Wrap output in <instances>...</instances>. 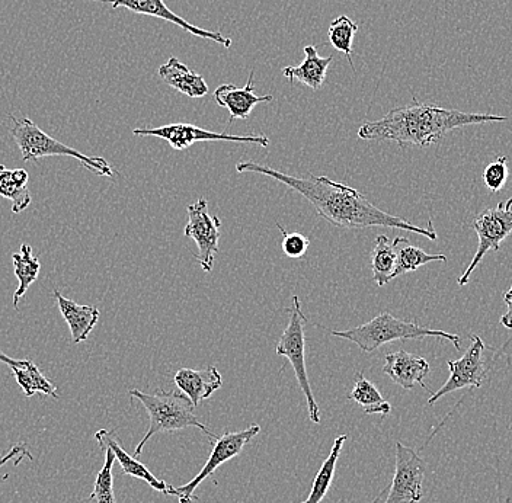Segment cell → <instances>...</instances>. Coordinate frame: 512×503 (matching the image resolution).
<instances>
[{
  "instance_id": "obj_1",
  "label": "cell",
  "mask_w": 512,
  "mask_h": 503,
  "mask_svg": "<svg viewBox=\"0 0 512 503\" xmlns=\"http://www.w3.org/2000/svg\"><path fill=\"white\" fill-rule=\"evenodd\" d=\"M236 171L259 173L287 185L288 188L303 195L315 207L320 217L336 227H342V229L390 227V229L408 230L430 240L438 239L432 227V221L427 229H422L409 221L380 210L357 189L339 184L326 176H315L309 173L306 178H297L256 162H240L236 165Z\"/></svg>"
},
{
  "instance_id": "obj_35",
  "label": "cell",
  "mask_w": 512,
  "mask_h": 503,
  "mask_svg": "<svg viewBox=\"0 0 512 503\" xmlns=\"http://www.w3.org/2000/svg\"><path fill=\"white\" fill-rule=\"evenodd\" d=\"M505 204V208H507V210H511L512 208V197L510 198V200L507 201V203H504Z\"/></svg>"
},
{
  "instance_id": "obj_26",
  "label": "cell",
  "mask_w": 512,
  "mask_h": 503,
  "mask_svg": "<svg viewBox=\"0 0 512 503\" xmlns=\"http://www.w3.org/2000/svg\"><path fill=\"white\" fill-rule=\"evenodd\" d=\"M393 245H395L396 253H398V267H396L395 278L406 274V272H414L416 269L424 267V265L431 264V262H447V256H444L443 253L431 255V253L409 245L408 239H405V237H396L393 240Z\"/></svg>"
},
{
  "instance_id": "obj_30",
  "label": "cell",
  "mask_w": 512,
  "mask_h": 503,
  "mask_svg": "<svg viewBox=\"0 0 512 503\" xmlns=\"http://www.w3.org/2000/svg\"><path fill=\"white\" fill-rule=\"evenodd\" d=\"M275 224L283 235L281 248H283L284 255L291 259L303 258L310 246L309 237L302 235V233H288L280 223Z\"/></svg>"
},
{
  "instance_id": "obj_28",
  "label": "cell",
  "mask_w": 512,
  "mask_h": 503,
  "mask_svg": "<svg viewBox=\"0 0 512 503\" xmlns=\"http://www.w3.org/2000/svg\"><path fill=\"white\" fill-rule=\"evenodd\" d=\"M358 25L347 15L338 16L329 25V43L335 50L341 51L347 56L348 62L354 66L352 62V43H354L355 34H357Z\"/></svg>"
},
{
  "instance_id": "obj_20",
  "label": "cell",
  "mask_w": 512,
  "mask_h": 503,
  "mask_svg": "<svg viewBox=\"0 0 512 503\" xmlns=\"http://www.w3.org/2000/svg\"><path fill=\"white\" fill-rule=\"evenodd\" d=\"M160 79L168 83L171 88L190 96V98H203L207 95L208 85L203 76L188 69L187 64L179 62L176 57H171L158 70Z\"/></svg>"
},
{
  "instance_id": "obj_16",
  "label": "cell",
  "mask_w": 512,
  "mask_h": 503,
  "mask_svg": "<svg viewBox=\"0 0 512 503\" xmlns=\"http://www.w3.org/2000/svg\"><path fill=\"white\" fill-rule=\"evenodd\" d=\"M430 371L431 367L427 360L406 351L387 354L383 367V373L405 390L414 389L416 384H421V387L427 389L424 378L430 374Z\"/></svg>"
},
{
  "instance_id": "obj_8",
  "label": "cell",
  "mask_w": 512,
  "mask_h": 503,
  "mask_svg": "<svg viewBox=\"0 0 512 503\" xmlns=\"http://www.w3.org/2000/svg\"><path fill=\"white\" fill-rule=\"evenodd\" d=\"M473 230L478 235V252L473 256L472 262L462 277H460V287H466L472 277L473 271L482 261L483 256L489 251L498 252L501 243L512 233V208L507 210L505 204H498L495 208H486L473 220Z\"/></svg>"
},
{
  "instance_id": "obj_2",
  "label": "cell",
  "mask_w": 512,
  "mask_h": 503,
  "mask_svg": "<svg viewBox=\"0 0 512 503\" xmlns=\"http://www.w3.org/2000/svg\"><path fill=\"white\" fill-rule=\"evenodd\" d=\"M507 120V117H501V115L446 110L437 105L421 104L414 98L411 104L395 108L380 120L361 126L358 137L361 140H376V142H396L399 147L412 144L425 149L440 142L447 133L457 128L476 126V124L504 123Z\"/></svg>"
},
{
  "instance_id": "obj_33",
  "label": "cell",
  "mask_w": 512,
  "mask_h": 503,
  "mask_svg": "<svg viewBox=\"0 0 512 503\" xmlns=\"http://www.w3.org/2000/svg\"><path fill=\"white\" fill-rule=\"evenodd\" d=\"M505 304L508 306V312L504 316H501L499 322L504 328L512 329V285L508 293L504 297Z\"/></svg>"
},
{
  "instance_id": "obj_19",
  "label": "cell",
  "mask_w": 512,
  "mask_h": 503,
  "mask_svg": "<svg viewBox=\"0 0 512 503\" xmlns=\"http://www.w3.org/2000/svg\"><path fill=\"white\" fill-rule=\"evenodd\" d=\"M303 51V63L299 66H288L283 69L284 78H287L290 83H303L307 88L318 91L325 82L329 66L334 62V57L319 56L315 46H306Z\"/></svg>"
},
{
  "instance_id": "obj_22",
  "label": "cell",
  "mask_w": 512,
  "mask_h": 503,
  "mask_svg": "<svg viewBox=\"0 0 512 503\" xmlns=\"http://www.w3.org/2000/svg\"><path fill=\"white\" fill-rule=\"evenodd\" d=\"M11 370L16 383L24 390L25 396L31 397L35 393H43L53 399H59L57 387L41 373L40 368L31 360H18L15 365H12Z\"/></svg>"
},
{
  "instance_id": "obj_13",
  "label": "cell",
  "mask_w": 512,
  "mask_h": 503,
  "mask_svg": "<svg viewBox=\"0 0 512 503\" xmlns=\"http://www.w3.org/2000/svg\"><path fill=\"white\" fill-rule=\"evenodd\" d=\"M92 2L111 3L112 9L126 8L128 11L134 12V14L137 15L155 16V18L178 25L182 30L190 32V34L195 35V37L222 44V46L226 48L232 46V40H230V38L223 37L220 32L207 31L204 30V28L195 27V25L185 21L181 16L174 14L163 0H92Z\"/></svg>"
},
{
  "instance_id": "obj_12",
  "label": "cell",
  "mask_w": 512,
  "mask_h": 503,
  "mask_svg": "<svg viewBox=\"0 0 512 503\" xmlns=\"http://www.w3.org/2000/svg\"><path fill=\"white\" fill-rule=\"evenodd\" d=\"M261 432V426L258 424H252L248 428L243 429L239 432H226V434L220 435L216 438V444H214L213 451H211L210 457L206 461V466L201 469V472L188 482L187 485H182L178 488V503H191L192 496H194L195 489L208 479L213 476V473L219 469L222 464L232 460V458L238 457L242 453L243 448L248 445L252 438Z\"/></svg>"
},
{
  "instance_id": "obj_31",
  "label": "cell",
  "mask_w": 512,
  "mask_h": 503,
  "mask_svg": "<svg viewBox=\"0 0 512 503\" xmlns=\"http://www.w3.org/2000/svg\"><path fill=\"white\" fill-rule=\"evenodd\" d=\"M507 160V156H502V158L496 159L491 165L486 166L485 172H483V181H485L486 188L494 192V194L501 191L505 184H507Z\"/></svg>"
},
{
  "instance_id": "obj_15",
  "label": "cell",
  "mask_w": 512,
  "mask_h": 503,
  "mask_svg": "<svg viewBox=\"0 0 512 503\" xmlns=\"http://www.w3.org/2000/svg\"><path fill=\"white\" fill-rule=\"evenodd\" d=\"M254 70L249 75L248 82L243 88L235 85H222L214 91V101L220 107L230 112L229 126L235 120H248L254 108L262 102L274 101V96H258L254 89Z\"/></svg>"
},
{
  "instance_id": "obj_24",
  "label": "cell",
  "mask_w": 512,
  "mask_h": 503,
  "mask_svg": "<svg viewBox=\"0 0 512 503\" xmlns=\"http://www.w3.org/2000/svg\"><path fill=\"white\" fill-rule=\"evenodd\" d=\"M348 399L354 400L358 406L364 409L366 415H389L392 412V406L387 400H384L382 393L376 386L367 380L363 371L355 374L354 387H352Z\"/></svg>"
},
{
  "instance_id": "obj_18",
  "label": "cell",
  "mask_w": 512,
  "mask_h": 503,
  "mask_svg": "<svg viewBox=\"0 0 512 503\" xmlns=\"http://www.w3.org/2000/svg\"><path fill=\"white\" fill-rule=\"evenodd\" d=\"M53 293L59 304L60 313L69 325L73 344H82L98 325L101 313L94 306H80L75 301L66 299L59 290H54Z\"/></svg>"
},
{
  "instance_id": "obj_27",
  "label": "cell",
  "mask_w": 512,
  "mask_h": 503,
  "mask_svg": "<svg viewBox=\"0 0 512 503\" xmlns=\"http://www.w3.org/2000/svg\"><path fill=\"white\" fill-rule=\"evenodd\" d=\"M16 278L19 281L18 290L14 294V306L18 309L19 300L27 294L31 284L37 281L40 275L41 264L38 258L32 255V248L27 243L21 246V252L12 255Z\"/></svg>"
},
{
  "instance_id": "obj_10",
  "label": "cell",
  "mask_w": 512,
  "mask_h": 503,
  "mask_svg": "<svg viewBox=\"0 0 512 503\" xmlns=\"http://www.w3.org/2000/svg\"><path fill=\"white\" fill-rule=\"evenodd\" d=\"M425 466L414 448L396 442V467L384 503H419L424 498Z\"/></svg>"
},
{
  "instance_id": "obj_17",
  "label": "cell",
  "mask_w": 512,
  "mask_h": 503,
  "mask_svg": "<svg viewBox=\"0 0 512 503\" xmlns=\"http://www.w3.org/2000/svg\"><path fill=\"white\" fill-rule=\"evenodd\" d=\"M174 381L176 387L191 400L195 408L223 386L222 374L213 365L206 370L181 368L175 374Z\"/></svg>"
},
{
  "instance_id": "obj_34",
  "label": "cell",
  "mask_w": 512,
  "mask_h": 503,
  "mask_svg": "<svg viewBox=\"0 0 512 503\" xmlns=\"http://www.w3.org/2000/svg\"><path fill=\"white\" fill-rule=\"evenodd\" d=\"M0 362H5V364L9 365V367H12V365H15L18 360H14V358L8 357V355L0 352Z\"/></svg>"
},
{
  "instance_id": "obj_7",
  "label": "cell",
  "mask_w": 512,
  "mask_h": 503,
  "mask_svg": "<svg viewBox=\"0 0 512 503\" xmlns=\"http://www.w3.org/2000/svg\"><path fill=\"white\" fill-rule=\"evenodd\" d=\"M134 136L158 137L171 144L172 149L185 150L198 142H232L243 144H256V146H270V139L265 134H249V136H230L227 133H214L191 124H171L158 128H136Z\"/></svg>"
},
{
  "instance_id": "obj_3",
  "label": "cell",
  "mask_w": 512,
  "mask_h": 503,
  "mask_svg": "<svg viewBox=\"0 0 512 503\" xmlns=\"http://www.w3.org/2000/svg\"><path fill=\"white\" fill-rule=\"evenodd\" d=\"M131 399L139 400L150 418L149 431L146 432L134 454L140 456L144 445L150 438L163 432H175L179 429L198 428L208 437L217 438L200 419L195 416V406L185 394L179 392L144 393L142 390H130Z\"/></svg>"
},
{
  "instance_id": "obj_6",
  "label": "cell",
  "mask_w": 512,
  "mask_h": 503,
  "mask_svg": "<svg viewBox=\"0 0 512 503\" xmlns=\"http://www.w3.org/2000/svg\"><path fill=\"white\" fill-rule=\"evenodd\" d=\"M309 322L303 315L302 306H300L299 297H293V309L290 310V322L284 329L283 335L278 339L275 352L280 357H286L293 367L300 389L306 397L307 410L309 418L313 424H320V410L313 396L310 380L307 377L306 368V333H304V323Z\"/></svg>"
},
{
  "instance_id": "obj_29",
  "label": "cell",
  "mask_w": 512,
  "mask_h": 503,
  "mask_svg": "<svg viewBox=\"0 0 512 503\" xmlns=\"http://www.w3.org/2000/svg\"><path fill=\"white\" fill-rule=\"evenodd\" d=\"M105 451V463L96 476L94 492L89 496V501L96 503H117L114 493V476H112V467H114L115 454L111 448L102 447Z\"/></svg>"
},
{
  "instance_id": "obj_14",
  "label": "cell",
  "mask_w": 512,
  "mask_h": 503,
  "mask_svg": "<svg viewBox=\"0 0 512 503\" xmlns=\"http://www.w3.org/2000/svg\"><path fill=\"white\" fill-rule=\"evenodd\" d=\"M95 440L98 441L99 447L111 448L124 474L134 477V479L143 480L150 488L158 490V492L163 493V495L178 496V489L172 488L165 480H159L155 474L144 466L142 461L137 460L136 457L130 456V454L124 450L120 440L115 437L114 432L101 429V431L96 432Z\"/></svg>"
},
{
  "instance_id": "obj_9",
  "label": "cell",
  "mask_w": 512,
  "mask_h": 503,
  "mask_svg": "<svg viewBox=\"0 0 512 503\" xmlns=\"http://www.w3.org/2000/svg\"><path fill=\"white\" fill-rule=\"evenodd\" d=\"M187 210L188 224L185 226L184 235L194 240L197 245L195 261L201 265L204 272H211L214 268V259L219 252L222 221L219 217L211 216L206 198H200L197 203L188 205Z\"/></svg>"
},
{
  "instance_id": "obj_5",
  "label": "cell",
  "mask_w": 512,
  "mask_h": 503,
  "mask_svg": "<svg viewBox=\"0 0 512 503\" xmlns=\"http://www.w3.org/2000/svg\"><path fill=\"white\" fill-rule=\"evenodd\" d=\"M11 120L14 123L11 133L21 150L24 162H35L48 156H66V158L78 159L83 168L94 172L95 175L108 176V178L114 176L110 163L104 158L83 155L73 147L60 143L46 131L41 130L37 124L32 123L30 118H16L11 115Z\"/></svg>"
},
{
  "instance_id": "obj_21",
  "label": "cell",
  "mask_w": 512,
  "mask_h": 503,
  "mask_svg": "<svg viewBox=\"0 0 512 503\" xmlns=\"http://www.w3.org/2000/svg\"><path fill=\"white\" fill-rule=\"evenodd\" d=\"M28 178L25 169H6L0 165V195L12 201V213H22L31 204Z\"/></svg>"
},
{
  "instance_id": "obj_32",
  "label": "cell",
  "mask_w": 512,
  "mask_h": 503,
  "mask_svg": "<svg viewBox=\"0 0 512 503\" xmlns=\"http://www.w3.org/2000/svg\"><path fill=\"white\" fill-rule=\"evenodd\" d=\"M16 456H25L30 458V460H34L30 451H28L27 445L25 444H16L15 447H12L9 450V453L6 456L0 457V469L5 466L8 461L14 460Z\"/></svg>"
},
{
  "instance_id": "obj_4",
  "label": "cell",
  "mask_w": 512,
  "mask_h": 503,
  "mask_svg": "<svg viewBox=\"0 0 512 503\" xmlns=\"http://www.w3.org/2000/svg\"><path fill=\"white\" fill-rule=\"evenodd\" d=\"M331 333L336 338L347 339L364 352L376 351L380 346L389 344V342L421 339L427 338V336H438V338L447 339V341L453 342L457 351L462 349V338L457 336L456 333L434 331V329L416 325L414 322L396 319L389 312L380 313L370 322L352 328L350 331H331Z\"/></svg>"
},
{
  "instance_id": "obj_11",
  "label": "cell",
  "mask_w": 512,
  "mask_h": 503,
  "mask_svg": "<svg viewBox=\"0 0 512 503\" xmlns=\"http://www.w3.org/2000/svg\"><path fill=\"white\" fill-rule=\"evenodd\" d=\"M470 341L472 345L460 360L447 362L450 377L446 384L428 399V405H435L441 397L457 390L466 389V387H472V389L482 387L483 381L488 377V368L483 357L486 346L478 335H470Z\"/></svg>"
},
{
  "instance_id": "obj_25",
  "label": "cell",
  "mask_w": 512,
  "mask_h": 503,
  "mask_svg": "<svg viewBox=\"0 0 512 503\" xmlns=\"http://www.w3.org/2000/svg\"><path fill=\"white\" fill-rule=\"evenodd\" d=\"M347 438V435H339V437L336 438L334 445H332L331 453H329L328 458L323 461L322 467H320L315 480H313L310 495L307 496L306 501H303L302 503H322L325 496L328 495L329 489H331L332 480H334L336 464H338L342 447H344Z\"/></svg>"
},
{
  "instance_id": "obj_23",
  "label": "cell",
  "mask_w": 512,
  "mask_h": 503,
  "mask_svg": "<svg viewBox=\"0 0 512 503\" xmlns=\"http://www.w3.org/2000/svg\"><path fill=\"white\" fill-rule=\"evenodd\" d=\"M396 267H398V253L395 245L386 235L376 237V245L371 252V269L373 280L379 287H384L395 280Z\"/></svg>"
}]
</instances>
